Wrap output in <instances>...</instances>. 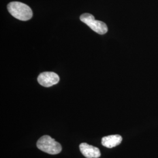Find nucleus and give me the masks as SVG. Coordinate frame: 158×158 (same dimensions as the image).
Returning a JSON list of instances; mask_svg holds the SVG:
<instances>
[{
  "label": "nucleus",
  "mask_w": 158,
  "mask_h": 158,
  "mask_svg": "<svg viewBox=\"0 0 158 158\" xmlns=\"http://www.w3.org/2000/svg\"><path fill=\"white\" fill-rule=\"evenodd\" d=\"M7 9L12 16L21 21L29 20L33 15L31 8L21 2L14 1L10 2L7 6Z\"/></svg>",
  "instance_id": "obj_1"
},
{
  "label": "nucleus",
  "mask_w": 158,
  "mask_h": 158,
  "mask_svg": "<svg viewBox=\"0 0 158 158\" xmlns=\"http://www.w3.org/2000/svg\"><path fill=\"white\" fill-rule=\"evenodd\" d=\"M36 146L40 151L50 155H57L60 153L62 149L61 145L49 135H44L40 138Z\"/></svg>",
  "instance_id": "obj_2"
},
{
  "label": "nucleus",
  "mask_w": 158,
  "mask_h": 158,
  "mask_svg": "<svg viewBox=\"0 0 158 158\" xmlns=\"http://www.w3.org/2000/svg\"><path fill=\"white\" fill-rule=\"evenodd\" d=\"M80 20L89 26L93 31L100 35L106 34L107 32V25L103 22L96 20L94 17L90 14L85 13L80 17Z\"/></svg>",
  "instance_id": "obj_3"
},
{
  "label": "nucleus",
  "mask_w": 158,
  "mask_h": 158,
  "mask_svg": "<svg viewBox=\"0 0 158 158\" xmlns=\"http://www.w3.org/2000/svg\"><path fill=\"white\" fill-rule=\"evenodd\" d=\"M60 78L56 73L52 72H45L40 74L38 77V81L40 85L45 87H49L56 85Z\"/></svg>",
  "instance_id": "obj_4"
},
{
  "label": "nucleus",
  "mask_w": 158,
  "mask_h": 158,
  "mask_svg": "<svg viewBox=\"0 0 158 158\" xmlns=\"http://www.w3.org/2000/svg\"><path fill=\"white\" fill-rule=\"evenodd\" d=\"M81 153L86 158H98L101 156L100 149L87 143H81L79 145Z\"/></svg>",
  "instance_id": "obj_5"
},
{
  "label": "nucleus",
  "mask_w": 158,
  "mask_h": 158,
  "mask_svg": "<svg viewBox=\"0 0 158 158\" xmlns=\"http://www.w3.org/2000/svg\"><path fill=\"white\" fill-rule=\"evenodd\" d=\"M123 138L119 135H112L104 136L102 138V143L104 147L108 148H112L119 145L122 142Z\"/></svg>",
  "instance_id": "obj_6"
}]
</instances>
